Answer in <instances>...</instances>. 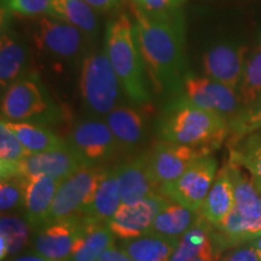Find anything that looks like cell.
Instances as JSON below:
<instances>
[{"instance_id":"cell-25","label":"cell","mask_w":261,"mask_h":261,"mask_svg":"<svg viewBox=\"0 0 261 261\" xmlns=\"http://www.w3.org/2000/svg\"><path fill=\"white\" fill-rule=\"evenodd\" d=\"M9 129L17 137L28 155L40 154L62 148L65 140L61 139L48 126L27 121L3 120Z\"/></svg>"},{"instance_id":"cell-39","label":"cell","mask_w":261,"mask_h":261,"mask_svg":"<svg viewBox=\"0 0 261 261\" xmlns=\"http://www.w3.org/2000/svg\"><path fill=\"white\" fill-rule=\"evenodd\" d=\"M97 12H110L119 8L125 0H85Z\"/></svg>"},{"instance_id":"cell-6","label":"cell","mask_w":261,"mask_h":261,"mask_svg":"<svg viewBox=\"0 0 261 261\" xmlns=\"http://www.w3.org/2000/svg\"><path fill=\"white\" fill-rule=\"evenodd\" d=\"M32 39L41 55L61 63H79L90 47L89 39L73 24L55 15L34 17Z\"/></svg>"},{"instance_id":"cell-8","label":"cell","mask_w":261,"mask_h":261,"mask_svg":"<svg viewBox=\"0 0 261 261\" xmlns=\"http://www.w3.org/2000/svg\"><path fill=\"white\" fill-rule=\"evenodd\" d=\"M106 167H83L61 181L48 213L47 224L81 217L91 203Z\"/></svg>"},{"instance_id":"cell-22","label":"cell","mask_w":261,"mask_h":261,"mask_svg":"<svg viewBox=\"0 0 261 261\" xmlns=\"http://www.w3.org/2000/svg\"><path fill=\"white\" fill-rule=\"evenodd\" d=\"M234 208L233 187L227 167L223 166L218 172L200 213L212 226L219 227L225 223Z\"/></svg>"},{"instance_id":"cell-34","label":"cell","mask_w":261,"mask_h":261,"mask_svg":"<svg viewBox=\"0 0 261 261\" xmlns=\"http://www.w3.org/2000/svg\"><path fill=\"white\" fill-rule=\"evenodd\" d=\"M228 138H238L261 128V94L249 106L243 107L240 113L228 122Z\"/></svg>"},{"instance_id":"cell-24","label":"cell","mask_w":261,"mask_h":261,"mask_svg":"<svg viewBox=\"0 0 261 261\" xmlns=\"http://www.w3.org/2000/svg\"><path fill=\"white\" fill-rule=\"evenodd\" d=\"M211 230L212 225L200 213L196 223L180 237L168 261H192L200 255L210 257L212 261L219 260L212 242Z\"/></svg>"},{"instance_id":"cell-19","label":"cell","mask_w":261,"mask_h":261,"mask_svg":"<svg viewBox=\"0 0 261 261\" xmlns=\"http://www.w3.org/2000/svg\"><path fill=\"white\" fill-rule=\"evenodd\" d=\"M23 179L22 211L32 231H35L47 224L48 213L60 182L46 175H32Z\"/></svg>"},{"instance_id":"cell-37","label":"cell","mask_w":261,"mask_h":261,"mask_svg":"<svg viewBox=\"0 0 261 261\" xmlns=\"http://www.w3.org/2000/svg\"><path fill=\"white\" fill-rule=\"evenodd\" d=\"M130 2L148 14L163 15L179 11L180 6L188 0H130Z\"/></svg>"},{"instance_id":"cell-38","label":"cell","mask_w":261,"mask_h":261,"mask_svg":"<svg viewBox=\"0 0 261 261\" xmlns=\"http://www.w3.org/2000/svg\"><path fill=\"white\" fill-rule=\"evenodd\" d=\"M219 261H261L252 242H248L230 249Z\"/></svg>"},{"instance_id":"cell-31","label":"cell","mask_w":261,"mask_h":261,"mask_svg":"<svg viewBox=\"0 0 261 261\" xmlns=\"http://www.w3.org/2000/svg\"><path fill=\"white\" fill-rule=\"evenodd\" d=\"M27 151L4 121L0 122V178H18V168Z\"/></svg>"},{"instance_id":"cell-2","label":"cell","mask_w":261,"mask_h":261,"mask_svg":"<svg viewBox=\"0 0 261 261\" xmlns=\"http://www.w3.org/2000/svg\"><path fill=\"white\" fill-rule=\"evenodd\" d=\"M161 140L213 154L230 136V126L219 114L202 109L177 96L163 108L156 121Z\"/></svg>"},{"instance_id":"cell-13","label":"cell","mask_w":261,"mask_h":261,"mask_svg":"<svg viewBox=\"0 0 261 261\" xmlns=\"http://www.w3.org/2000/svg\"><path fill=\"white\" fill-rule=\"evenodd\" d=\"M85 225L86 218L84 215L44 225L33 231L32 248L51 261H68Z\"/></svg>"},{"instance_id":"cell-28","label":"cell","mask_w":261,"mask_h":261,"mask_svg":"<svg viewBox=\"0 0 261 261\" xmlns=\"http://www.w3.org/2000/svg\"><path fill=\"white\" fill-rule=\"evenodd\" d=\"M54 15L73 24L89 39L91 45L99 37V19L97 11L85 0H52Z\"/></svg>"},{"instance_id":"cell-23","label":"cell","mask_w":261,"mask_h":261,"mask_svg":"<svg viewBox=\"0 0 261 261\" xmlns=\"http://www.w3.org/2000/svg\"><path fill=\"white\" fill-rule=\"evenodd\" d=\"M228 161L248 172L261 194V128L238 138L227 139Z\"/></svg>"},{"instance_id":"cell-18","label":"cell","mask_w":261,"mask_h":261,"mask_svg":"<svg viewBox=\"0 0 261 261\" xmlns=\"http://www.w3.org/2000/svg\"><path fill=\"white\" fill-rule=\"evenodd\" d=\"M83 167L79 158L64 144L60 149L25 156L19 165L18 178L46 175L61 182Z\"/></svg>"},{"instance_id":"cell-14","label":"cell","mask_w":261,"mask_h":261,"mask_svg":"<svg viewBox=\"0 0 261 261\" xmlns=\"http://www.w3.org/2000/svg\"><path fill=\"white\" fill-rule=\"evenodd\" d=\"M169 202L167 196L156 192L133 204L122 203L108 226L121 241L140 237L148 233L156 217Z\"/></svg>"},{"instance_id":"cell-3","label":"cell","mask_w":261,"mask_h":261,"mask_svg":"<svg viewBox=\"0 0 261 261\" xmlns=\"http://www.w3.org/2000/svg\"><path fill=\"white\" fill-rule=\"evenodd\" d=\"M103 48L119 77L125 96L132 103L149 106L151 94L148 75L129 15L122 12L108 22Z\"/></svg>"},{"instance_id":"cell-41","label":"cell","mask_w":261,"mask_h":261,"mask_svg":"<svg viewBox=\"0 0 261 261\" xmlns=\"http://www.w3.org/2000/svg\"><path fill=\"white\" fill-rule=\"evenodd\" d=\"M10 261H51V260L46 259V257L40 255V254L31 252V253H24V254H19V255H16Z\"/></svg>"},{"instance_id":"cell-40","label":"cell","mask_w":261,"mask_h":261,"mask_svg":"<svg viewBox=\"0 0 261 261\" xmlns=\"http://www.w3.org/2000/svg\"><path fill=\"white\" fill-rule=\"evenodd\" d=\"M98 261H135L133 259L127 255L126 253H123L120 248H116L115 246L109 247L102 254V256L99 257Z\"/></svg>"},{"instance_id":"cell-21","label":"cell","mask_w":261,"mask_h":261,"mask_svg":"<svg viewBox=\"0 0 261 261\" xmlns=\"http://www.w3.org/2000/svg\"><path fill=\"white\" fill-rule=\"evenodd\" d=\"M121 204V191L115 166H107L92 196L91 203L83 215L93 223L108 225Z\"/></svg>"},{"instance_id":"cell-10","label":"cell","mask_w":261,"mask_h":261,"mask_svg":"<svg viewBox=\"0 0 261 261\" xmlns=\"http://www.w3.org/2000/svg\"><path fill=\"white\" fill-rule=\"evenodd\" d=\"M218 174V161L213 154L202 156L189 167L178 180L162 189L169 200L194 212H200Z\"/></svg>"},{"instance_id":"cell-29","label":"cell","mask_w":261,"mask_h":261,"mask_svg":"<svg viewBox=\"0 0 261 261\" xmlns=\"http://www.w3.org/2000/svg\"><path fill=\"white\" fill-rule=\"evenodd\" d=\"M198 217L200 212H194L171 201L160 212L148 233L180 240L182 234L196 223Z\"/></svg>"},{"instance_id":"cell-20","label":"cell","mask_w":261,"mask_h":261,"mask_svg":"<svg viewBox=\"0 0 261 261\" xmlns=\"http://www.w3.org/2000/svg\"><path fill=\"white\" fill-rule=\"evenodd\" d=\"M261 234V218L249 219L233 208L225 223L219 227L212 226L211 237L214 250L220 259L221 253L241 244L252 242Z\"/></svg>"},{"instance_id":"cell-43","label":"cell","mask_w":261,"mask_h":261,"mask_svg":"<svg viewBox=\"0 0 261 261\" xmlns=\"http://www.w3.org/2000/svg\"><path fill=\"white\" fill-rule=\"evenodd\" d=\"M192 261H211V260L208 259V257H205V256H202V255H200V256L195 257V259L192 260Z\"/></svg>"},{"instance_id":"cell-12","label":"cell","mask_w":261,"mask_h":261,"mask_svg":"<svg viewBox=\"0 0 261 261\" xmlns=\"http://www.w3.org/2000/svg\"><path fill=\"white\" fill-rule=\"evenodd\" d=\"M211 155L192 146L175 144L160 139L148 151L149 171L160 189L178 180L196 160Z\"/></svg>"},{"instance_id":"cell-9","label":"cell","mask_w":261,"mask_h":261,"mask_svg":"<svg viewBox=\"0 0 261 261\" xmlns=\"http://www.w3.org/2000/svg\"><path fill=\"white\" fill-rule=\"evenodd\" d=\"M177 96L194 106L219 114L228 122L242 109L237 91L208 76H198L188 71Z\"/></svg>"},{"instance_id":"cell-1","label":"cell","mask_w":261,"mask_h":261,"mask_svg":"<svg viewBox=\"0 0 261 261\" xmlns=\"http://www.w3.org/2000/svg\"><path fill=\"white\" fill-rule=\"evenodd\" d=\"M129 16L152 90L178 94L188 73L182 15L179 11L148 14L130 2Z\"/></svg>"},{"instance_id":"cell-16","label":"cell","mask_w":261,"mask_h":261,"mask_svg":"<svg viewBox=\"0 0 261 261\" xmlns=\"http://www.w3.org/2000/svg\"><path fill=\"white\" fill-rule=\"evenodd\" d=\"M148 150L123 156L116 163L115 171L121 191L122 203L133 204L148 196L160 192L148 165Z\"/></svg>"},{"instance_id":"cell-7","label":"cell","mask_w":261,"mask_h":261,"mask_svg":"<svg viewBox=\"0 0 261 261\" xmlns=\"http://www.w3.org/2000/svg\"><path fill=\"white\" fill-rule=\"evenodd\" d=\"M65 144L85 167H102L122 154L106 120L90 116L77 121L68 133Z\"/></svg>"},{"instance_id":"cell-11","label":"cell","mask_w":261,"mask_h":261,"mask_svg":"<svg viewBox=\"0 0 261 261\" xmlns=\"http://www.w3.org/2000/svg\"><path fill=\"white\" fill-rule=\"evenodd\" d=\"M146 107L149 106L121 103L104 117L122 156L144 151L149 137V112Z\"/></svg>"},{"instance_id":"cell-32","label":"cell","mask_w":261,"mask_h":261,"mask_svg":"<svg viewBox=\"0 0 261 261\" xmlns=\"http://www.w3.org/2000/svg\"><path fill=\"white\" fill-rule=\"evenodd\" d=\"M237 93L242 108L252 104L261 94V40L247 58Z\"/></svg>"},{"instance_id":"cell-30","label":"cell","mask_w":261,"mask_h":261,"mask_svg":"<svg viewBox=\"0 0 261 261\" xmlns=\"http://www.w3.org/2000/svg\"><path fill=\"white\" fill-rule=\"evenodd\" d=\"M233 187L234 208L249 219L261 218V196L252 182L250 177L238 165L227 161L225 163Z\"/></svg>"},{"instance_id":"cell-5","label":"cell","mask_w":261,"mask_h":261,"mask_svg":"<svg viewBox=\"0 0 261 261\" xmlns=\"http://www.w3.org/2000/svg\"><path fill=\"white\" fill-rule=\"evenodd\" d=\"M62 110L37 71L11 84L2 96V119L50 126L62 120Z\"/></svg>"},{"instance_id":"cell-36","label":"cell","mask_w":261,"mask_h":261,"mask_svg":"<svg viewBox=\"0 0 261 261\" xmlns=\"http://www.w3.org/2000/svg\"><path fill=\"white\" fill-rule=\"evenodd\" d=\"M2 9L8 10L10 14L23 17H39L44 15H54L52 0H6Z\"/></svg>"},{"instance_id":"cell-15","label":"cell","mask_w":261,"mask_h":261,"mask_svg":"<svg viewBox=\"0 0 261 261\" xmlns=\"http://www.w3.org/2000/svg\"><path fill=\"white\" fill-rule=\"evenodd\" d=\"M247 54L248 47L244 45L231 42L214 45L205 51L203 56L205 76L237 91L242 80Z\"/></svg>"},{"instance_id":"cell-44","label":"cell","mask_w":261,"mask_h":261,"mask_svg":"<svg viewBox=\"0 0 261 261\" xmlns=\"http://www.w3.org/2000/svg\"><path fill=\"white\" fill-rule=\"evenodd\" d=\"M6 2V0H2V4H4V3Z\"/></svg>"},{"instance_id":"cell-26","label":"cell","mask_w":261,"mask_h":261,"mask_svg":"<svg viewBox=\"0 0 261 261\" xmlns=\"http://www.w3.org/2000/svg\"><path fill=\"white\" fill-rule=\"evenodd\" d=\"M178 243V238L145 233L121 241L120 249L135 261H168Z\"/></svg>"},{"instance_id":"cell-4","label":"cell","mask_w":261,"mask_h":261,"mask_svg":"<svg viewBox=\"0 0 261 261\" xmlns=\"http://www.w3.org/2000/svg\"><path fill=\"white\" fill-rule=\"evenodd\" d=\"M79 93L87 113L104 119L122 103L123 92L104 48L90 47L80 62Z\"/></svg>"},{"instance_id":"cell-27","label":"cell","mask_w":261,"mask_h":261,"mask_svg":"<svg viewBox=\"0 0 261 261\" xmlns=\"http://www.w3.org/2000/svg\"><path fill=\"white\" fill-rule=\"evenodd\" d=\"M114 242L115 234L107 224L93 223L86 218L83 233L75 243L68 261H98L108 248L114 246Z\"/></svg>"},{"instance_id":"cell-42","label":"cell","mask_w":261,"mask_h":261,"mask_svg":"<svg viewBox=\"0 0 261 261\" xmlns=\"http://www.w3.org/2000/svg\"><path fill=\"white\" fill-rule=\"evenodd\" d=\"M252 243H253L254 248H255V250L257 252V254H259V256L261 259V234H260V236H257L255 240H253Z\"/></svg>"},{"instance_id":"cell-17","label":"cell","mask_w":261,"mask_h":261,"mask_svg":"<svg viewBox=\"0 0 261 261\" xmlns=\"http://www.w3.org/2000/svg\"><path fill=\"white\" fill-rule=\"evenodd\" d=\"M12 14L2 9V38H0V86L2 92L11 84L28 74L29 50L17 31L10 25Z\"/></svg>"},{"instance_id":"cell-33","label":"cell","mask_w":261,"mask_h":261,"mask_svg":"<svg viewBox=\"0 0 261 261\" xmlns=\"http://www.w3.org/2000/svg\"><path fill=\"white\" fill-rule=\"evenodd\" d=\"M32 227L27 220L15 214H2L0 219V240L8 248V256L17 255L29 242Z\"/></svg>"},{"instance_id":"cell-35","label":"cell","mask_w":261,"mask_h":261,"mask_svg":"<svg viewBox=\"0 0 261 261\" xmlns=\"http://www.w3.org/2000/svg\"><path fill=\"white\" fill-rule=\"evenodd\" d=\"M23 192V178L2 180V184H0V211H2V214H11L12 212L22 210Z\"/></svg>"}]
</instances>
